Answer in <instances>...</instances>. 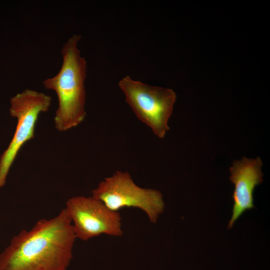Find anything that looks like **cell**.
Wrapping results in <instances>:
<instances>
[{
    "label": "cell",
    "instance_id": "cell-1",
    "mask_svg": "<svg viewBox=\"0 0 270 270\" xmlns=\"http://www.w3.org/2000/svg\"><path fill=\"white\" fill-rule=\"evenodd\" d=\"M65 208L13 236L0 254V270H66L76 240Z\"/></svg>",
    "mask_w": 270,
    "mask_h": 270
},
{
    "label": "cell",
    "instance_id": "cell-2",
    "mask_svg": "<svg viewBox=\"0 0 270 270\" xmlns=\"http://www.w3.org/2000/svg\"><path fill=\"white\" fill-rule=\"evenodd\" d=\"M79 34H72L64 44L61 54L62 64L54 76L43 81L44 87L55 92L58 106L54 117L56 129L64 132L77 126L84 120L87 62L78 46Z\"/></svg>",
    "mask_w": 270,
    "mask_h": 270
},
{
    "label": "cell",
    "instance_id": "cell-3",
    "mask_svg": "<svg viewBox=\"0 0 270 270\" xmlns=\"http://www.w3.org/2000/svg\"><path fill=\"white\" fill-rule=\"evenodd\" d=\"M118 86L138 118L156 136L164 138L170 130L168 122L176 98L174 91L146 84L127 75L119 80Z\"/></svg>",
    "mask_w": 270,
    "mask_h": 270
},
{
    "label": "cell",
    "instance_id": "cell-4",
    "mask_svg": "<svg viewBox=\"0 0 270 270\" xmlns=\"http://www.w3.org/2000/svg\"><path fill=\"white\" fill-rule=\"evenodd\" d=\"M92 196L110 210L118 212L125 208H138L145 212L152 223L157 222L164 210L162 193L137 185L128 172L116 170L100 182Z\"/></svg>",
    "mask_w": 270,
    "mask_h": 270
},
{
    "label": "cell",
    "instance_id": "cell-5",
    "mask_svg": "<svg viewBox=\"0 0 270 270\" xmlns=\"http://www.w3.org/2000/svg\"><path fill=\"white\" fill-rule=\"evenodd\" d=\"M52 98L35 90L26 89L10 98V115L16 118L17 124L13 137L0 157V189L7 177L20 149L34 136V130L40 114L50 106Z\"/></svg>",
    "mask_w": 270,
    "mask_h": 270
},
{
    "label": "cell",
    "instance_id": "cell-6",
    "mask_svg": "<svg viewBox=\"0 0 270 270\" xmlns=\"http://www.w3.org/2000/svg\"><path fill=\"white\" fill-rule=\"evenodd\" d=\"M66 206L76 238L87 241L102 234L122 235L120 212L110 210L92 196L72 197L66 200Z\"/></svg>",
    "mask_w": 270,
    "mask_h": 270
},
{
    "label": "cell",
    "instance_id": "cell-7",
    "mask_svg": "<svg viewBox=\"0 0 270 270\" xmlns=\"http://www.w3.org/2000/svg\"><path fill=\"white\" fill-rule=\"evenodd\" d=\"M262 166L260 158H248L244 156L240 160L234 161L230 168V179L234 185V190L232 214L228 228L233 226L246 210L254 208L253 192L255 187L262 181Z\"/></svg>",
    "mask_w": 270,
    "mask_h": 270
}]
</instances>
